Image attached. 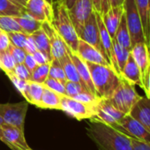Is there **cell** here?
Listing matches in <instances>:
<instances>
[{"label":"cell","instance_id":"obj_1","mask_svg":"<svg viewBox=\"0 0 150 150\" xmlns=\"http://www.w3.org/2000/svg\"><path fill=\"white\" fill-rule=\"evenodd\" d=\"M86 132L98 150H132L129 136L102 122L91 120Z\"/></svg>","mask_w":150,"mask_h":150},{"label":"cell","instance_id":"obj_2","mask_svg":"<svg viewBox=\"0 0 150 150\" xmlns=\"http://www.w3.org/2000/svg\"><path fill=\"white\" fill-rule=\"evenodd\" d=\"M97 97L109 99L118 87L121 76L110 65L87 62Z\"/></svg>","mask_w":150,"mask_h":150},{"label":"cell","instance_id":"obj_3","mask_svg":"<svg viewBox=\"0 0 150 150\" xmlns=\"http://www.w3.org/2000/svg\"><path fill=\"white\" fill-rule=\"evenodd\" d=\"M52 25L69 49L76 53L80 38L70 18L69 9L64 2L53 3Z\"/></svg>","mask_w":150,"mask_h":150},{"label":"cell","instance_id":"obj_4","mask_svg":"<svg viewBox=\"0 0 150 150\" xmlns=\"http://www.w3.org/2000/svg\"><path fill=\"white\" fill-rule=\"evenodd\" d=\"M141 98L135 89V85L121 77V81L111 96L107 99L116 109L127 115Z\"/></svg>","mask_w":150,"mask_h":150},{"label":"cell","instance_id":"obj_5","mask_svg":"<svg viewBox=\"0 0 150 150\" xmlns=\"http://www.w3.org/2000/svg\"><path fill=\"white\" fill-rule=\"evenodd\" d=\"M29 103L27 101L17 103H0V117L6 124L15 126L24 132L25 118Z\"/></svg>","mask_w":150,"mask_h":150},{"label":"cell","instance_id":"obj_6","mask_svg":"<svg viewBox=\"0 0 150 150\" xmlns=\"http://www.w3.org/2000/svg\"><path fill=\"white\" fill-rule=\"evenodd\" d=\"M123 7L127 28L130 33L132 47L136 43L145 42L142 25L135 4V0H125Z\"/></svg>","mask_w":150,"mask_h":150},{"label":"cell","instance_id":"obj_7","mask_svg":"<svg viewBox=\"0 0 150 150\" xmlns=\"http://www.w3.org/2000/svg\"><path fill=\"white\" fill-rule=\"evenodd\" d=\"M97 105L84 103L65 96H62L61 98V110L77 120L92 119L95 117Z\"/></svg>","mask_w":150,"mask_h":150},{"label":"cell","instance_id":"obj_8","mask_svg":"<svg viewBox=\"0 0 150 150\" xmlns=\"http://www.w3.org/2000/svg\"><path fill=\"white\" fill-rule=\"evenodd\" d=\"M94 12L92 0H76V2L69 9L70 18L78 35L81 34L86 21Z\"/></svg>","mask_w":150,"mask_h":150},{"label":"cell","instance_id":"obj_9","mask_svg":"<svg viewBox=\"0 0 150 150\" xmlns=\"http://www.w3.org/2000/svg\"><path fill=\"white\" fill-rule=\"evenodd\" d=\"M114 128L132 139L150 143V132L131 115H125Z\"/></svg>","mask_w":150,"mask_h":150},{"label":"cell","instance_id":"obj_10","mask_svg":"<svg viewBox=\"0 0 150 150\" xmlns=\"http://www.w3.org/2000/svg\"><path fill=\"white\" fill-rule=\"evenodd\" d=\"M0 140L7 145L12 150H29L24 132L15 126L4 123L0 125Z\"/></svg>","mask_w":150,"mask_h":150},{"label":"cell","instance_id":"obj_11","mask_svg":"<svg viewBox=\"0 0 150 150\" xmlns=\"http://www.w3.org/2000/svg\"><path fill=\"white\" fill-rule=\"evenodd\" d=\"M25 13L42 23H52L53 4L47 0H28L25 6Z\"/></svg>","mask_w":150,"mask_h":150},{"label":"cell","instance_id":"obj_12","mask_svg":"<svg viewBox=\"0 0 150 150\" xmlns=\"http://www.w3.org/2000/svg\"><path fill=\"white\" fill-rule=\"evenodd\" d=\"M125 116V114L116 109L107 99H101L97 105L96 114L90 120H96L115 127Z\"/></svg>","mask_w":150,"mask_h":150},{"label":"cell","instance_id":"obj_13","mask_svg":"<svg viewBox=\"0 0 150 150\" xmlns=\"http://www.w3.org/2000/svg\"><path fill=\"white\" fill-rule=\"evenodd\" d=\"M79 38L82 39L86 42H88L90 45H92L93 47H95L97 50H99L103 55L105 59L109 62L107 55H106V53L104 51V49H103V47L102 45V42H101L100 34H99V29H98V25H97V21H96L95 10L90 14L88 21H86L85 26L83 28V30H82L81 34L80 35Z\"/></svg>","mask_w":150,"mask_h":150},{"label":"cell","instance_id":"obj_14","mask_svg":"<svg viewBox=\"0 0 150 150\" xmlns=\"http://www.w3.org/2000/svg\"><path fill=\"white\" fill-rule=\"evenodd\" d=\"M42 28L48 36L52 57L57 58L58 60L61 59L67 53V49L69 47L65 44L64 40L58 35V33L53 27L52 23L43 22L42 24Z\"/></svg>","mask_w":150,"mask_h":150},{"label":"cell","instance_id":"obj_15","mask_svg":"<svg viewBox=\"0 0 150 150\" xmlns=\"http://www.w3.org/2000/svg\"><path fill=\"white\" fill-rule=\"evenodd\" d=\"M76 54L86 62L110 66L109 62L105 59L103 55L99 50H97L95 47L86 42L82 39H79Z\"/></svg>","mask_w":150,"mask_h":150},{"label":"cell","instance_id":"obj_16","mask_svg":"<svg viewBox=\"0 0 150 150\" xmlns=\"http://www.w3.org/2000/svg\"><path fill=\"white\" fill-rule=\"evenodd\" d=\"M131 55L139 68L142 83L150 64V53L145 42L136 43L132 47Z\"/></svg>","mask_w":150,"mask_h":150},{"label":"cell","instance_id":"obj_17","mask_svg":"<svg viewBox=\"0 0 150 150\" xmlns=\"http://www.w3.org/2000/svg\"><path fill=\"white\" fill-rule=\"evenodd\" d=\"M129 115L138 120L150 132V98L141 96L133 106Z\"/></svg>","mask_w":150,"mask_h":150},{"label":"cell","instance_id":"obj_18","mask_svg":"<svg viewBox=\"0 0 150 150\" xmlns=\"http://www.w3.org/2000/svg\"><path fill=\"white\" fill-rule=\"evenodd\" d=\"M67 52H68L71 59L72 60L75 67H76V69L78 71V73L80 75L82 82L84 83L85 87L88 88V91H90L92 94L96 96V89H95V87H94V84H93V81H92V79H91V74H90L88 66L87 64V62L84 61L83 59H81L76 53L72 52L69 48L67 49Z\"/></svg>","mask_w":150,"mask_h":150},{"label":"cell","instance_id":"obj_19","mask_svg":"<svg viewBox=\"0 0 150 150\" xmlns=\"http://www.w3.org/2000/svg\"><path fill=\"white\" fill-rule=\"evenodd\" d=\"M140 18L145 43L150 53V0H135Z\"/></svg>","mask_w":150,"mask_h":150},{"label":"cell","instance_id":"obj_20","mask_svg":"<svg viewBox=\"0 0 150 150\" xmlns=\"http://www.w3.org/2000/svg\"><path fill=\"white\" fill-rule=\"evenodd\" d=\"M123 13L124 7L122 6L117 7H111L104 15H102L103 21L112 39L115 37V34L120 23Z\"/></svg>","mask_w":150,"mask_h":150},{"label":"cell","instance_id":"obj_21","mask_svg":"<svg viewBox=\"0 0 150 150\" xmlns=\"http://www.w3.org/2000/svg\"><path fill=\"white\" fill-rule=\"evenodd\" d=\"M121 77L133 83L134 85H138L142 88V79L139 66L135 63L133 57L130 54L124 68L121 71Z\"/></svg>","mask_w":150,"mask_h":150},{"label":"cell","instance_id":"obj_22","mask_svg":"<svg viewBox=\"0 0 150 150\" xmlns=\"http://www.w3.org/2000/svg\"><path fill=\"white\" fill-rule=\"evenodd\" d=\"M43 88H44V86L42 84L28 81L27 87H26L24 95L22 96L25 98V100L28 103L35 105L36 107H39L42 95L43 92Z\"/></svg>","mask_w":150,"mask_h":150},{"label":"cell","instance_id":"obj_23","mask_svg":"<svg viewBox=\"0 0 150 150\" xmlns=\"http://www.w3.org/2000/svg\"><path fill=\"white\" fill-rule=\"evenodd\" d=\"M61 95L44 87L38 108L61 110Z\"/></svg>","mask_w":150,"mask_h":150},{"label":"cell","instance_id":"obj_24","mask_svg":"<svg viewBox=\"0 0 150 150\" xmlns=\"http://www.w3.org/2000/svg\"><path fill=\"white\" fill-rule=\"evenodd\" d=\"M61 64H62V67L64 71V73H65V76H66V79L67 81H73V82H78V83H81L86 89H88L84 83L82 82L80 75L78 73V71L76 69V67H75L72 60L71 59L68 52L61 58L59 59ZM90 92V91H89Z\"/></svg>","mask_w":150,"mask_h":150},{"label":"cell","instance_id":"obj_25","mask_svg":"<svg viewBox=\"0 0 150 150\" xmlns=\"http://www.w3.org/2000/svg\"><path fill=\"white\" fill-rule=\"evenodd\" d=\"M113 39L117 41V42H118L121 46L126 48L129 50H132V42H131L130 33L127 28L125 13H123L122 15L120 23L117 27V29L115 34V37Z\"/></svg>","mask_w":150,"mask_h":150},{"label":"cell","instance_id":"obj_26","mask_svg":"<svg viewBox=\"0 0 150 150\" xmlns=\"http://www.w3.org/2000/svg\"><path fill=\"white\" fill-rule=\"evenodd\" d=\"M30 35L32 36V38L35 43L37 50H40L42 53H44L48 57L50 61H51L53 58L52 54H51V49H50V45L48 36L45 34V32L43 31V29L41 28L40 29L34 32Z\"/></svg>","mask_w":150,"mask_h":150},{"label":"cell","instance_id":"obj_27","mask_svg":"<svg viewBox=\"0 0 150 150\" xmlns=\"http://www.w3.org/2000/svg\"><path fill=\"white\" fill-rule=\"evenodd\" d=\"M13 18L18 22V24L21 26L22 31L28 35L42 28V22L37 21L35 19L31 18L29 15L25 13V12L21 16H17V17H13Z\"/></svg>","mask_w":150,"mask_h":150},{"label":"cell","instance_id":"obj_28","mask_svg":"<svg viewBox=\"0 0 150 150\" xmlns=\"http://www.w3.org/2000/svg\"><path fill=\"white\" fill-rule=\"evenodd\" d=\"M25 12L24 7H21L10 0H0V16H21Z\"/></svg>","mask_w":150,"mask_h":150},{"label":"cell","instance_id":"obj_29","mask_svg":"<svg viewBox=\"0 0 150 150\" xmlns=\"http://www.w3.org/2000/svg\"><path fill=\"white\" fill-rule=\"evenodd\" d=\"M48 78H52V79L57 80L60 82H62L64 85L67 81L64 71L62 67L60 61L57 58L53 57L52 60L50 62V71H49Z\"/></svg>","mask_w":150,"mask_h":150},{"label":"cell","instance_id":"obj_30","mask_svg":"<svg viewBox=\"0 0 150 150\" xmlns=\"http://www.w3.org/2000/svg\"><path fill=\"white\" fill-rule=\"evenodd\" d=\"M113 50H114L116 61H117V66H118V69H119L120 74H121V71L124 68V66L131 54V50L121 46L114 39H113Z\"/></svg>","mask_w":150,"mask_h":150},{"label":"cell","instance_id":"obj_31","mask_svg":"<svg viewBox=\"0 0 150 150\" xmlns=\"http://www.w3.org/2000/svg\"><path fill=\"white\" fill-rule=\"evenodd\" d=\"M15 65L16 63L7 50L0 52V67L6 72L7 76L9 74L13 73Z\"/></svg>","mask_w":150,"mask_h":150},{"label":"cell","instance_id":"obj_32","mask_svg":"<svg viewBox=\"0 0 150 150\" xmlns=\"http://www.w3.org/2000/svg\"><path fill=\"white\" fill-rule=\"evenodd\" d=\"M0 29L6 33L23 32L21 26L12 16H0Z\"/></svg>","mask_w":150,"mask_h":150},{"label":"cell","instance_id":"obj_33","mask_svg":"<svg viewBox=\"0 0 150 150\" xmlns=\"http://www.w3.org/2000/svg\"><path fill=\"white\" fill-rule=\"evenodd\" d=\"M49 71H50V63L42 65H37L36 68L31 72L30 81L43 84V82L49 77Z\"/></svg>","mask_w":150,"mask_h":150},{"label":"cell","instance_id":"obj_34","mask_svg":"<svg viewBox=\"0 0 150 150\" xmlns=\"http://www.w3.org/2000/svg\"><path fill=\"white\" fill-rule=\"evenodd\" d=\"M64 89H65V96L72 98L76 95L83 92V91H88L86 89L81 83L78 82H73V81H67L64 83Z\"/></svg>","mask_w":150,"mask_h":150},{"label":"cell","instance_id":"obj_35","mask_svg":"<svg viewBox=\"0 0 150 150\" xmlns=\"http://www.w3.org/2000/svg\"><path fill=\"white\" fill-rule=\"evenodd\" d=\"M7 35L12 44L24 49L28 35L23 32H10V33H7Z\"/></svg>","mask_w":150,"mask_h":150},{"label":"cell","instance_id":"obj_36","mask_svg":"<svg viewBox=\"0 0 150 150\" xmlns=\"http://www.w3.org/2000/svg\"><path fill=\"white\" fill-rule=\"evenodd\" d=\"M7 50L13 57L16 64H23L27 55V52L25 51L24 49L14 46L13 44L10 43V45L7 48Z\"/></svg>","mask_w":150,"mask_h":150},{"label":"cell","instance_id":"obj_37","mask_svg":"<svg viewBox=\"0 0 150 150\" xmlns=\"http://www.w3.org/2000/svg\"><path fill=\"white\" fill-rule=\"evenodd\" d=\"M73 99L77 100L79 102L84 103H88V104H98L99 101L101 100L99 97H97L96 95L92 94L89 91H83L75 96L72 97Z\"/></svg>","mask_w":150,"mask_h":150},{"label":"cell","instance_id":"obj_38","mask_svg":"<svg viewBox=\"0 0 150 150\" xmlns=\"http://www.w3.org/2000/svg\"><path fill=\"white\" fill-rule=\"evenodd\" d=\"M44 87L48 88L49 89L61 95V96H64L65 95V89H64V85L60 82L57 80L52 79V78H48L42 84Z\"/></svg>","mask_w":150,"mask_h":150},{"label":"cell","instance_id":"obj_39","mask_svg":"<svg viewBox=\"0 0 150 150\" xmlns=\"http://www.w3.org/2000/svg\"><path fill=\"white\" fill-rule=\"evenodd\" d=\"M13 74L24 81H30L31 79V72L24 65V64H16L13 70Z\"/></svg>","mask_w":150,"mask_h":150},{"label":"cell","instance_id":"obj_40","mask_svg":"<svg viewBox=\"0 0 150 150\" xmlns=\"http://www.w3.org/2000/svg\"><path fill=\"white\" fill-rule=\"evenodd\" d=\"M8 78L11 80V81L15 86V88H17V90L21 94V96H23L24 95V92H25V89H26V87H27L28 81H24V80H21V79L18 78L17 76H15L13 73L9 74L8 75Z\"/></svg>","mask_w":150,"mask_h":150},{"label":"cell","instance_id":"obj_41","mask_svg":"<svg viewBox=\"0 0 150 150\" xmlns=\"http://www.w3.org/2000/svg\"><path fill=\"white\" fill-rule=\"evenodd\" d=\"M23 64L28 69V71L30 72H32L36 68V66L38 65L35 59V57H34V56H33V54H30V53H27Z\"/></svg>","mask_w":150,"mask_h":150},{"label":"cell","instance_id":"obj_42","mask_svg":"<svg viewBox=\"0 0 150 150\" xmlns=\"http://www.w3.org/2000/svg\"><path fill=\"white\" fill-rule=\"evenodd\" d=\"M132 150H150V143L131 138Z\"/></svg>","mask_w":150,"mask_h":150},{"label":"cell","instance_id":"obj_43","mask_svg":"<svg viewBox=\"0 0 150 150\" xmlns=\"http://www.w3.org/2000/svg\"><path fill=\"white\" fill-rule=\"evenodd\" d=\"M141 88L146 93V96L150 98V64H149V67H148L147 71L146 73V76H145V78L143 80Z\"/></svg>","mask_w":150,"mask_h":150},{"label":"cell","instance_id":"obj_44","mask_svg":"<svg viewBox=\"0 0 150 150\" xmlns=\"http://www.w3.org/2000/svg\"><path fill=\"white\" fill-rule=\"evenodd\" d=\"M33 56H34V57H35V61H36V63H37L38 65L45 64L50 62V59L48 58V57L44 53H42V51H40V50H36L33 54Z\"/></svg>","mask_w":150,"mask_h":150},{"label":"cell","instance_id":"obj_45","mask_svg":"<svg viewBox=\"0 0 150 150\" xmlns=\"http://www.w3.org/2000/svg\"><path fill=\"white\" fill-rule=\"evenodd\" d=\"M10 43L11 42L7 35V33L2 31L1 34H0V52L6 50Z\"/></svg>","mask_w":150,"mask_h":150},{"label":"cell","instance_id":"obj_46","mask_svg":"<svg viewBox=\"0 0 150 150\" xmlns=\"http://www.w3.org/2000/svg\"><path fill=\"white\" fill-rule=\"evenodd\" d=\"M24 50L27 53H30V54H34L36 50H37V48L35 46V43L32 38V36L29 35L28 36V39H27V42H26V45L24 47Z\"/></svg>","mask_w":150,"mask_h":150},{"label":"cell","instance_id":"obj_47","mask_svg":"<svg viewBox=\"0 0 150 150\" xmlns=\"http://www.w3.org/2000/svg\"><path fill=\"white\" fill-rule=\"evenodd\" d=\"M110 8L111 6H110V0H101V10H100L101 15H104Z\"/></svg>","mask_w":150,"mask_h":150},{"label":"cell","instance_id":"obj_48","mask_svg":"<svg viewBox=\"0 0 150 150\" xmlns=\"http://www.w3.org/2000/svg\"><path fill=\"white\" fill-rule=\"evenodd\" d=\"M110 1L111 7H117V6H122L124 5L125 0H110Z\"/></svg>","mask_w":150,"mask_h":150},{"label":"cell","instance_id":"obj_49","mask_svg":"<svg viewBox=\"0 0 150 150\" xmlns=\"http://www.w3.org/2000/svg\"><path fill=\"white\" fill-rule=\"evenodd\" d=\"M93 3V6H94V10L100 13L101 10V0H92Z\"/></svg>","mask_w":150,"mask_h":150},{"label":"cell","instance_id":"obj_50","mask_svg":"<svg viewBox=\"0 0 150 150\" xmlns=\"http://www.w3.org/2000/svg\"><path fill=\"white\" fill-rule=\"evenodd\" d=\"M10 1L13 2V3H14L15 5L21 6V7H24L25 8V6L27 5V2H28V0H10Z\"/></svg>","mask_w":150,"mask_h":150},{"label":"cell","instance_id":"obj_51","mask_svg":"<svg viewBox=\"0 0 150 150\" xmlns=\"http://www.w3.org/2000/svg\"><path fill=\"white\" fill-rule=\"evenodd\" d=\"M63 2L64 3V5L66 6V7L68 9H70L74 5V3L76 2V0H63Z\"/></svg>","mask_w":150,"mask_h":150},{"label":"cell","instance_id":"obj_52","mask_svg":"<svg viewBox=\"0 0 150 150\" xmlns=\"http://www.w3.org/2000/svg\"><path fill=\"white\" fill-rule=\"evenodd\" d=\"M5 122H4V120H3V118L1 117H0V125H3Z\"/></svg>","mask_w":150,"mask_h":150},{"label":"cell","instance_id":"obj_53","mask_svg":"<svg viewBox=\"0 0 150 150\" xmlns=\"http://www.w3.org/2000/svg\"><path fill=\"white\" fill-rule=\"evenodd\" d=\"M54 2H63V0H53V3Z\"/></svg>","mask_w":150,"mask_h":150},{"label":"cell","instance_id":"obj_54","mask_svg":"<svg viewBox=\"0 0 150 150\" xmlns=\"http://www.w3.org/2000/svg\"><path fill=\"white\" fill-rule=\"evenodd\" d=\"M47 1H49L50 3H51V4H53V0H47Z\"/></svg>","mask_w":150,"mask_h":150},{"label":"cell","instance_id":"obj_55","mask_svg":"<svg viewBox=\"0 0 150 150\" xmlns=\"http://www.w3.org/2000/svg\"><path fill=\"white\" fill-rule=\"evenodd\" d=\"M1 32H2V30H1V29H0V34H1Z\"/></svg>","mask_w":150,"mask_h":150},{"label":"cell","instance_id":"obj_56","mask_svg":"<svg viewBox=\"0 0 150 150\" xmlns=\"http://www.w3.org/2000/svg\"><path fill=\"white\" fill-rule=\"evenodd\" d=\"M29 150H32V149H31V148H30V149H29Z\"/></svg>","mask_w":150,"mask_h":150},{"label":"cell","instance_id":"obj_57","mask_svg":"<svg viewBox=\"0 0 150 150\" xmlns=\"http://www.w3.org/2000/svg\"><path fill=\"white\" fill-rule=\"evenodd\" d=\"M0 69H1V67H0Z\"/></svg>","mask_w":150,"mask_h":150}]
</instances>
